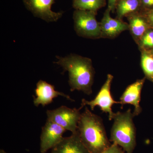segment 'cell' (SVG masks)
<instances>
[{
  "label": "cell",
  "instance_id": "cell-19",
  "mask_svg": "<svg viewBox=\"0 0 153 153\" xmlns=\"http://www.w3.org/2000/svg\"><path fill=\"white\" fill-rule=\"evenodd\" d=\"M140 12H146L153 9V0H140Z\"/></svg>",
  "mask_w": 153,
  "mask_h": 153
},
{
  "label": "cell",
  "instance_id": "cell-18",
  "mask_svg": "<svg viewBox=\"0 0 153 153\" xmlns=\"http://www.w3.org/2000/svg\"><path fill=\"white\" fill-rule=\"evenodd\" d=\"M100 153H126L118 145L113 143L109 147Z\"/></svg>",
  "mask_w": 153,
  "mask_h": 153
},
{
  "label": "cell",
  "instance_id": "cell-8",
  "mask_svg": "<svg viewBox=\"0 0 153 153\" xmlns=\"http://www.w3.org/2000/svg\"><path fill=\"white\" fill-rule=\"evenodd\" d=\"M66 131L61 126L47 119L45 125L42 127L40 137L41 153H46L60 142Z\"/></svg>",
  "mask_w": 153,
  "mask_h": 153
},
{
  "label": "cell",
  "instance_id": "cell-5",
  "mask_svg": "<svg viewBox=\"0 0 153 153\" xmlns=\"http://www.w3.org/2000/svg\"><path fill=\"white\" fill-rule=\"evenodd\" d=\"M71 108L66 106H62L51 110H47V113L48 120L51 121L66 129L75 133L77 130V126L81 113L80 110Z\"/></svg>",
  "mask_w": 153,
  "mask_h": 153
},
{
  "label": "cell",
  "instance_id": "cell-2",
  "mask_svg": "<svg viewBox=\"0 0 153 153\" xmlns=\"http://www.w3.org/2000/svg\"><path fill=\"white\" fill-rule=\"evenodd\" d=\"M77 132L90 153H100L111 145L107 137L102 119L85 107L77 126Z\"/></svg>",
  "mask_w": 153,
  "mask_h": 153
},
{
  "label": "cell",
  "instance_id": "cell-4",
  "mask_svg": "<svg viewBox=\"0 0 153 153\" xmlns=\"http://www.w3.org/2000/svg\"><path fill=\"white\" fill-rule=\"evenodd\" d=\"M97 14L91 11L75 10L73 14L74 29L78 36L92 39L101 38L100 23L97 20Z\"/></svg>",
  "mask_w": 153,
  "mask_h": 153
},
{
  "label": "cell",
  "instance_id": "cell-10",
  "mask_svg": "<svg viewBox=\"0 0 153 153\" xmlns=\"http://www.w3.org/2000/svg\"><path fill=\"white\" fill-rule=\"evenodd\" d=\"M146 78L137 79L135 82L129 85L126 88L122 95L120 98V104H131L134 107V117L139 115L142 111V108L140 106L141 94Z\"/></svg>",
  "mask_w": 153,
  "mask_h": 153
},
{
  "label": "cell",
  "instance_id": "cell-14",
  "mask_svg": "<svg viewBox=\"0 0 153 153\" xmlns=\"http://www.w3.org/2000/svg\"><path fill=\"white\" fill-rule=\"evenodd\" d=\"M140 0H118L116 6V19H121L140 10Z\"/></svg>",
  "mask_w": 153,
  "mask_h": 153
},
{
  "label": "cell",
  "instance_id": "cell-6",
  "mask_svg": "<svg viewBox=\"0 0 153 153\" xmlns=\"http://www.w3.org/2000/svg\"><path fill=\"white\" fill-rule=\"evenodd\" d=\"M113 78L111 74H107L105 82L95 98L91 101L82 99L81 107L85 105H89L91 110H94L96 106H99L102 111L108 114L109 120H112L115 114V113L113 112L112 110L113 105L120 103L119 101H115L113 99L111 93V87Z\"/></svg>",
  "mask_w": 153,
  "mask_h": 153
},
{
  "label": "cell",
  "instance_id": "cell-15",
  "mask_svg": "<svg viewBox=\"0 0 153 153\" xmlns=\"http://www.w3.org/2000/svg\"><path fill=\"white\" fill-rule=\"evenodd\" d=\"M106 0H73L72 7L75 10L97 13L100 9L105 7Z\"/></svg>",
  "mask_w": 153,
  "mask_h": 153
},
{
  "label": "cell",
  "instance_id": "cell-3",
  "mask_svg": "<svg viewBox=\"0 0 153 153\" xmlns=\"http://www.w3.org/2000/svg\"><path fill=\"white\" fill-rule=\"evenodd\" d=\"M131 110L115 113L110 141L122 148L126 153H133L136 145V130Z\"/></svg>",
  "mask_w": 153,
  "mask_h": 153
},
{
  "label": "cell",
  "instance_id": "cell-11",
  "mask_svg": "<svg viewBox=\"0 0 153 153\" xmlns=\"http://www.w3.org/2000/svg\"><path fill=\"white\" fill-rule=\"evenodd\" d=\"M36 97L34 98V105L38 107L41 105L45 106L52 103L53 99L58 96H62L73 101L69 96L55 90L54 85L44 80H40L36 84L35 90Z\"/></svg>",
  "mask_w": 153,
  "mask_h": 153
},
{
  "label": "cell",
  "instance_id": "cell-17",
  "mask_svg": "<svg viewBox=\"0 0 153 153\" xmlns=\"http://www.w3.org/2000/svg\"><path fill=\"white\" fill-rule=\"evenodd\" d=\"M140 51H150L153 49V29L150 28L146 32L137 44Z\"/></svg>",
  "mask_w": 153,
  "mask_h": 153
},
{
  "label": "cell",
  "instance_id": "cell-9",
  "mask_svg": "<svg viewBox=\"0 0 153 153\" xmlns=\"http://www.w3.org/2000/svg\"><path fill=\"white\" fill-rule=\"evenodd\" d=\"M111 11L107 8L100 22L101 38H114L120 33L129 30L128 23L121 19H113L111 16Z\"/></svg>",
  "mask_w": 153,
  "mask_h": 153
},
{
  "label": "cell",
  "instance_id": "cell-1",
  "mask_svg": "<svg viewBox=\"0 0 153 153\" xmlns=\"http://www.w3.org/2000/svg\"><path fill=\"white\" fill-rule=\"evenodd\" d=\"M54 63L68 73V83L71 91H80L89 95L92 92L95 71L90 58L74 54L65 57L56 56Z\"/></svg>",
  "mask_w": 153,
  "mask_h": 153
},
{
  "label": "cell",
  "instance_id": "cell-12",
  "mask_svg": "<svg viewBox=\"0 0 153 153\" xmlns=\"http://www.w3.org/2000/svg\"><path fill=\"white\" fill-rule=\"evenodd\" d=\"M51 153H90L83 144L77 131L63 137L52 149Z\"/></svg>",
  "mask_w": 153,
  "mask_h": 153
},
{
  "label": "cell",
  "instance_id": "cell-16",
  "mask_svg": "<svg viewBox=\"0 0 153 153\" xmlns=\"http://www.w3.org/2000/svg\"><path fill=\"white\" fill-rule=\"evenodd\" d=\"M141 66L146 79L153 83V55L149 51L142 50Z\"/></svg>",
  "mask_w": 153,
  "mask_h": 153
},
{
  "label": "cell",
  "instance_id": "cell-21",
  "mask_svg": "<svg viewBox=\"0 0 153 153\" xmlns=\"http://www.w3.org/2000/svg\"><path fill=\"white\" fill-rule=\"evenodd\" d=\"M118 1V0H108L107 8L113 13L115 11L116 6Z\"/></svg>",
  "mask_w": 153,
  "mask_h": 153
},
{
  "label": "cell",
  "instance_id": "cell-23",
  "mask_svg": "<svg viewBox=\"0 0 153 153\" xmlns=\"http://www.w3.org/2000/svg\"><path fill=\"white\" fill-rule=\"evenodd\" d=\"M149 52H151V53H152V54L153 55V50H151V51H149Z\"/></svg>",
  "mask_w": 153,
  "mask_h": 153
},
{
  "label": "cell",
  "instance_id": "cell-7",
  "mask_svg": "<svg viewBox=\"0 0 153 153\" xmlns=\"http://www.w3.org/2000/svg\"><path fill=\"white\" fill-rule=\"evenodd\" d=\"M25 7L33 16L47 22H56L62 17L63 12L52 11L55 0H23Z\"/></svg>",
  "mask_w": 153,
  "mask_h": 153
},
{
  "label": "cell",
  "instance_id": "cell-13",
  "mask_svg": "<svg viewBox=\"0 0 153 153\" xmlns=\"http://www.w3.org/2000/svg\"><path fill=\"white\" fill-rule=\"evenodd\" d=\"M126 18L128 21V30L137 44L144 34L151 28L150 26L140 11L130 14Z\"/></svg>",
  "mask_w": 153,
  "mask_h": 153
},
{
  "label": "cell",
  "instance_id": "cell-22",
  "mask_svg": "<svg viewBox=\"0 0 153 153\" xmlns=\"http://www.w3.org/2000/svg\"><path fill=\"white\" fill-rule=\"evenodd\" d=\"M0 153H6V152H5V151L4 150L1 149V151H0Z\"/></svg>",
  "mask_w": 153,
  "mask_h": 153
},
{
  "label": "cell",
  "instance_id": "cell-20",
  "mask_svg": "<svg viewBox=\"0 0 153 153\" xmlns=\"http://www.w3.org/2000/svg\"><path fill=\"white\" fill-rule=\"evenodd\" d=\"M141 12L146 18L151 28L153 29V9L146 12Z\"/></svg>",
  "mask_w": 153,
  "mask_h": 153
}]
</instances>
